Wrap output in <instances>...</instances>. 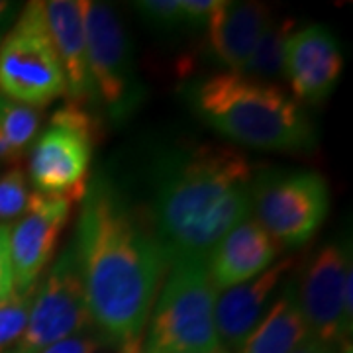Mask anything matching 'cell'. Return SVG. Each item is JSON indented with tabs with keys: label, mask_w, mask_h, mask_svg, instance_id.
Segmentation results:
<instances>
[{
	"label": "cell",
	"mask_w": 353,
	"mask_h": 353,
	"mask_svg": "<svg viewBox=\"0 0 353 353\" xmlns=\"http://www.w3.org/2000/svg\"><path fill=\"white\" fill-rule=\"evenodd\" d=\"M73 243L92 324L120 345L138 340L169 269L152 226L99 176L81 199Z\"/></svg>",
	"instance_id": "1"
},
{
	"label": "cell",
	"mask_w": 353,
	"mask_h": 353,
	"mask_svg": "<svg viewBox=\"0 0 353 353\" xmlns=\"http://www.w3.org/2000/svg\"><path fill=\"white\" fill-rule=\"evenodd\" d=\"M255 167L232 145L201 143L157 167L152 230L169 267L206 261L232 228L250 218Z\"/></svg>",
	"instance_id": "2"
},
{
	"label": "cell",
	"mask_w": 353,
	"mask_h": 353,
	"mask_svg": "<svg viewBox=\"0 0 353 353\" xmlns=\"http://www.w3.org/2000/svg\"><path fill=\"white\" fill-rule=\"evenodd\" d=\"M189 97L208 126L240 145L281 153L314 148L310 116L294 97L271 83L220 71L196 81Z\"/></svg>",
	"instance_id": "3"
},
{
	"label": "cell",
	"mask_w": 353,
	"mask_h": 353,
	"mask_svg": "<svg viewBox=\"0 0 353 353\" xmlns=\"http://www.w3.org/2000/svg\"><path fill=\"white\" fill-rule=\"evenodd\" d=\"M214 306L216 289L206 261L171 265L148 320L143 352L220 353Z\"/></svg>",
	"instance_id": "4"
},
{
	"label": "cell",
	"mask_w": 353,
	"mask_h": 353,
	"mask_svg": "<svg viewBox=\"0 0 353 353\" xmlns=\"http://www.w3.org/2000/svg\"><path fill=\"white\" fill-rule=\"evenodd\" d=\"M252 212L279 248H301L326 222L328 183L316 171H261L253 181Z\"/></svg>",
	"instance_id": "5"
},
{
	"label": "cell",
	"mask_w": 353,
	"mask_h": 353,
	"mask_svg": "<svg viewBox=\"0 0 353 353\" xmlns=\"http://www.w3.org/2000/svg\"><path fill=\"white\" fill-rule=\"evenodd\" d=\"M0 94L38 110L65 94L43 2H28L0 41Z\"/></svg>",
	"instance_id": "6"
},
{
	"label": "cell",
	"mask_w": 353,
	"mask_h": 353,
	"mask_svg": "<svg viewBox=\"0 0 353 353\" xmlns=\"http://www.w3.org/2000/svg\"><path fill=\"white\" fill-rule=\"evenodd\" d=\"M94 118L73 102L51 116L30 155V179L38 194L81 201L88 185L94 150Z\"/></svg>",
	"instance_id": "7"
},
{
	"label": "cell",
	"mask_w": 353,
	"mask_h": 353,
	"mask_svg": "<svg viewBox=\"0 0 353 353\" xmlns=\"http://www.w3.org/2000/svg\"><path fill=\"white\" fill-rule=\"evenodd\" d=\"M85 38L94 101L112 120H126L141 102V85L130 39L110 4L85 2Z\"/></svg>",
	"instance_id": "8"
},
{
	"label": "cell",
	"mask_w": 353,
	"mask_h": 353,
	"mask_svg": "<svg viewBox=\"0 0 353 353\" xmlns=\"http://www.w3.org/2000/svg\"><path fill=\"white\" fill-rule=\"evenodd\" d=\"M92 326L75 243L50 267L41 287L32 294L28 322L12 353H39L55 341Z\"/></svg>",
	"instance_id": "9"
},
{
	"label": "cell",
	"mask_w": 353,
	"mask_h": 353,
	"mask_svg": "<svg viewBox=\"0 0 353 353\" xmlns=\"http://www.w3.org/2000/svg\"><path fill=\"white\" fill-rule=\"evenodd\" d=\"M350 248L326 243L312 253L296 281V296L308 334L334 347L350 345L352 318L345 312V281L352 275Z\"/></svg>",
	"instance_id": "10"
},
{
	"label": "cell",
	"mask_w": 353,
	"mask_h": 353,
	"mask_svg": "<svg viewBox=\"0 0 353 353\" xmlns=\"http://www.w3.org/2000/svg\"><path fill=\"white\" fill-rule=\"evenodd\" d=\"M69 214L71 201L32 194L28 212L10 228L8 238L16 294L34 292L36 281L53 257Z\"/></svg>",
	"instance_id": "11"
},
{
	"label": "cell",
	"mask_w": 353,
	"mask_h": 353,
	"mask_svg": "<svg viewBox=\"0 0 353 353\" xmlns=\"http://www.w3.org/2000/svg\"><path fill=\"white\" fill-rule=\"evenodd\" d=\"M343 55L328 28L310 24L292 32L285 46L283 73L296 101L320 102L340 81Z\"/></svg>",
	"instance_id": "12"
},
{
	"label": "cell",
	"mask_w": 353,
	"mask_h": 353,
	"mask_svg": "<svg viewBox=\"0 0 353 353\" xmlns=\"http://www.w3.org/2000/svg\"><path fill=\"white\" fill-rule=\"evenodd\" d=\"M292 267L294 259L285 257L257 277L222 290V294L216 296L214 322L222 352L240 353L250 334L269 310V304L275 301V294Z\"/></svg>",
	"instance_id": "13"
},
{
	"label": "cell",
	"mask_w": 353,
	"mask_h": 353,
	"mask_svg": "<svg viewBox=\"0 0 353 353\" xmlns=\"http://www.w3.org/2000/svg\"><path fill=\"white\" fill-rule=\"evenodd\" d=\"M43 16L51 43L65 79L69 102L85 106L94 101L88 75L87 38H85V0L43 2Z\"/></svg>",
	"instance_id": "14"
},
{
	"label": "cell",
	"mask_w": 353,
	"mask_h": 353,
	"mask_svg": "<svg viewBox=\"0 0 353 353\" xmlns=\"http://www.w3.org/2000/svg\"><path fill=\"white\" fill-rule=\"evenodd\" d=\"M281 248L255 220L232 228L206 257V269L216 290H226L257 277L275 263Z\"/></svg>",
	"instance_id": "15"
},
{
	"label": "cell",
	"mask_w": 353,
	"mask_h": 353,
	"mask_svg": "<svg viewBox=\"0 0 353 353\" xmlns=\"http://www.w3.org/2000/svg\"><path fill=\"white\" fill-rule=\"evenodd\" d=\"M271 22V8L263 2L220 0L206 24L216 59L232 73H241Z\"/></svg>",
	"instance_id": "16"
},
{
	"label": "cell",
	"mask_w": 353,
	"mask_h": 353,
	"mask_svg": "<svg viewBox=\"0 0 353 353\" xmlns=\"http://www.w3.org/2000/svg\"><path fill=\"white\" fill-rule=\"evenodd\" d=\"M308 336L296 296V279H290L250 334L240 353H292Z\"/></svg>",
	"instance_id": "17"
},
{
	"label": "cell",
	"mask_w": 353,
	"mask_h": 353,
	"mask_svg": "<svg viewBox=\"0 0 353 353\" xmlns=\"http://www.w3.org/2000/svg\"><path fill=\"white\" fill-rule=\"evenodd\" d=\"M41 114L0 94V161L18 163L38 136Z\"/></svg>",
	"instance_id": "18"
},
{
	"label": "cell",
	"mask_w": 353,
	"mask_h": 353,
	"mask_svg": "<svg viewBox=\"0 0 353 353\" xmlns=\"http://www.w3.org/2000/svg\"><path fill=\"white\" fill-rule=\"evenodd\" d=\"M292 30H294V20L290 18L273 20L263 32V36L259 38L250 61L241 69L240 75L265 81V83L267 79H275L281 75L283 59H285V46Z\"/></svg>",
	"instance_id": "19"
},
{
	"label": "cell",
	"mask_w": 353,
	"mask_h": 353,
	"mask_svg": "<svg viewBox=\"0 0 353 353\" xmlns=\"http://www.w3.org/2000/svg\"><path fill=\"white\" fill-rule=\"evenodd\" d=\"M28 179L22 173V169L14 167L0 176V224L6 220L22 218L30 208L32 201Z\"/></svg>",
	"instance_id": "20"
},
{
	"label": "cell",
	"mask_w": 353,
	"mask_h": 353,
	"mask_svg": "<svg viewBox=\"0 0 353 353\" xmlns=\"http://www.w3.org/2000/svg\"><path fill=\"white\" fill-rule=\"evenodd\" d=\"M32 294H14L10 301L0 303V353L12 343H18L26 330Z\"/></svg>",
	"instance_id": "21"
},
{
	"label": "cell",
	"mask_w": 353,
	"mask_h": 353,
	"mask_svg": "<svg viewBox=\"0 0 353 353\" xmlns=\"http://www.w3.org/2000/svg\"><path fill=\"white\" fill-rule=\"evenodd\" d=\"M134 6L139 16L155 30L175 32L183 26H189L181 0H141V2H134Z\"/></svg>",
	"instance_id": "22"
},
{
	"label": "cell",
	"mask_w": 353,
	"mask_h": 353,
	"mask_svg": "<svg viewBox=\"0 0 353 353\" xmlns=\"http://www.w3.org/2000/svg\"><path fill=\"white\" fill-rule=\"evenodd\" d=\"M10 226L0 224V303L10 301L14 294V275L10 263Z\"/></svg>",
	"instance_id": "23"
},
{
	"label": "cell",
	"mask_w": 353,
	"mask_h": 353,
	"mask_svg": "<svg viewBox=\"0 0 353 353\" xmlns=\"http://www.w3.org/2000/svg\"><path fill=\"white\" fill-rule=\"evenodd\" d=\"M101 345L102 341L97 336L81 332V334L51 343L39 353H97L101 350Z\"/></svg>",
	"instance_id": "24"
},
{
	"label": "cell",
	"mask_w": 353,
	"mask_h": 353,
	"mask_svg": "<svg viewBox=\"0 0 353 353\" xmlns=\"http://www.w3.org/2000/svg\"><path fill=\"white\" fill-rule=\"evenodd\" d=\"M220 0H181L183 12L189 26H206L218 8Z\"/></svg>",
	"instance_id": "25"
},
{
	"label": "cell",
	"mask_w": 353,
	"mask_h": 353,
	"mask_svg": "<svg viewBox=\"0 0 353 353\" xmlns=\"http://www.w3.org/2000/svg\"><path fill=\"white\" fill-rule=\"evenodd\" d=\"M18 14H20L18 4L6 2V0H0V41L4 39V36H6L8 32H10V28H12L14 22H16Z\"/></svg>",
	"instance_id": "26"
},
{
	"label": "cell",
	"mask_w": 353,
	"mask_h": 353,
	"mask_svg": "<svg viewBox=\"0 0 353 353\" xmlns=\"http://www.w3.org/2000/svg\"><path fill=\"white\" fill-rule=\"evenodd\" d=\"M292 353H334V350L330 345H326V343L312 338V336H308Z\"/></svg>",
	"instance_id": "27"
},
{
	"label": "cell",
	"mask_w": 353,
	"mask_h": 353,
	"mask_svg": "<svg viewBox=\"0 0 353 353\" xmlns=\"http://www.w3.org/2000/svg\"><path fill=\"white\" fill-rule=\"evenodd\" d=\"M120 353H145L143 352V347H141V341L138 340H130L126 343H122V350Z\"/></svg>",
	"instance_id": "28"
},
{
	"label": "cell",
	"mask_w": 353,
	"mask_h": 353,
	"mask_svg": "<svg viewBox=\"0 0 353 353\" xmlns=\"http://www.w3.org/2000/svg\"><path fill=\"white\" fill-rule=\"evenodd\" d=\"M340 353H352V345H345V347H341Z\"/></svg>",
	"instance_id": "29"
},
{
	"label": "cell",
	"mask_w": 353,
	"mask_h": 353,
	"mask_svg": "<svg viewBox=\"0 0 353 353\" xmlns=\"http://www.w3.org/2000/svg\"><path fill=\"white\" fill-rule=\"evenodd\" d=\"M220 353H222V352H220Z\"/></svg>",
	"instance_id": "30"
}]
</instances>
